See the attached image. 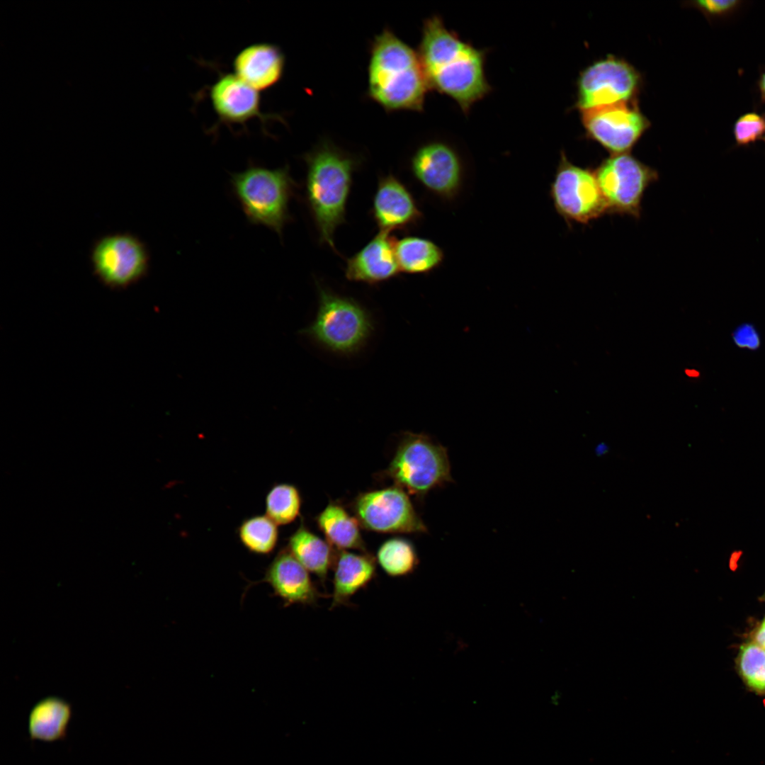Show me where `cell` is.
I'll return each instance as SVG.
<instances>
[{"mask_svg":"<svg viewBox=\"0 0 765 765\" xmlns=\"http://www.w3.org/2000/svg\"><path fill=\"white\" fill-rule=\"evenodd\" d=\"M364 528L379 533H425L426 525L407 492L397 486L361 494L353 504Z\"/></svg>","mask_w":765,"mask_h":765,"instance_id":"8fae6325","label":"cell"},{"mask_svg":"<svg viewBox=\"0 0 765 765\" xmlns=\"http://www.w3.org/2000/svg\"><path fill=\"white\" fill-rule=\"evenodd\" d=\"M764 130L765 123L763 118L755 113H747L737 121L735 135L738 143L744 144L757 140Z\"/></svg>","mask_w":765,"mask_h":765,"instance_id":"83f0119b","label":"cell"},{"mask_svg":"<svg viewBox=\"0 0 765 765\" xmlns=\"http://www.w3.org/2000/svg\"><path fill=\"white\" fill-rule=\"evenodd\" d=\"M288 549L310 572L322 583L326 581L335 560L332 545L327 540L302 524L289 538Z\"/></svg>","mask_w":765,"mask_h":765,"instance_id":"44dd1931","label":"cell"},{"mask_svg":"<svg viewBox=\"0 0 765 765\" xmlns=\"http://www.w3.org/2000/svg\"><path fill=\"white\" fill-rule=\"evenodd\" d=\"M417 52L429 89L452 98L463 113L492 91L485 73L487 50L463 40L440 16L424 21Z\"/></svg>","mask_w":765,"mask_h":765,"instance_id":"6da1fadb","label":"cell"},{"mask_svg":"<svg viewBox=\"0 0 765 765\" xmlns=\"http://www.w3.org/2000/svg\"><path fill=\"white\" fill-rule=\"evenodd\" d=\"M376 560L389 576L400 577L412 573L419 563L413 544L402 538L385 541L377 551Z\"/></svg>","mask_w":765,"mask_h":765,"instance_id":"cb8c5ba5","label":"cell"},{"mask_svg":"<svg viewBox=\"0 0 765 765\" xmlns=\"http://www.w3.org/2000/svg\"><path fill=\"white\" fill-rule=\"evenodd\" d=\"M305 195L319 240L335 249L334 235L346 220V205L358 160L323 142L305 154Z\"/></svg>","mask_w":765,"mask_h":765,"instance_id":"3957f363","label":"cell"},{"mask_svg":"<svg viewBox=\"0 0 765 765\" xmlns=\"http://www.w3.org/2000/svg\"><path fill=\"white\" fill-rule=\"evenodd\" d=\"M760 87H761V91H762L764 96H765V73L761 77V82H760Z\"/></svg>","mask_w":765,"mask_h":765,"instance_id":"d6a6232c","label":"cell"},{"mask_svg":"<svg viewBox=\"0 0 765 765\" xmlns=\"http://www.w3.org/2000/svg\"><path fill=\"white\" fill-rule=\"evenodd\" d=\"M72 715L71 705L62 698L48 696L40 700L29 713L30 740L50 742L65 739Z\"/></svg>","mask_w":765,"mask_h":765,"instance_id":"ffe728a7","label":"cell"},{"mask_svg":"<svg viewBox=\"0 0 765 765\" xmlns=\"http://www.w3.org/2000/svg\"><path fill=\"white\" fill-rule=\"evenodd\" d=\"M697 4L698 6L709 13H720L732 8L737 1L735 0H707L698 1Z\"/></svg>","mask_w":765,"mask_h":765,"instance_id":"f546056e","label":"cell"},{"mask_svg":"<svg viewBox=\"0 0 765 765\" xmlns=\"http://www.w3.org/2000/svg\"><path fill=\"white\" fill-rule=\"evenodd\" d=\"M640 82L639 74L628 62L615 57L600 60L581 73L577 106L583 111L631 101Z\"/></svg>","mask_w":765,"mask_h":765,"instance_id":"30bf717a","label":"cell"},{"mask_svg":"<svg viewBox=\"0 0 765 765\" xmlns=\"http://www.w3.org/2000/svg\"><path fill=\"white\" fill-rule=\"evenodd\" d=\"M376 559L368 552L356 554L339 550L334 565L330 609L349 604L356 593L366 588L376 575Z\"/></svg>","mask_w":765,"mask_h":765,"instance_id":"d6986e66","label":"cell"},{"mask_svg":"<svg viewBox=\"0 0 765 765\" xmlns=\"http://www.w3.org/2000/svg\"><path fill=\"white\" fill-rule=\"evenodd\" d=\"M91 261L103 283L120 288L135 283L147 272L149 257L145 244L130 233L100 238L93 246Z\"/></svg>","mask_w":765,"mask_h":765,"instance_id":"9c48e42d","label":"cell"},{"mask_svg":"<svg viewBox=\"0 0 765 765\" xmlns=\"http://www.w3.org/2000/svg\"><path fill=\"white\" fill-rule=\"evenodd\" d=\"M581 112L588 136L611 154L628 153L649 126L631 101Z\"/></svg>","mask_w":765,"mask_h":765,"instance_id":"7c38bea8","label":"cell"},{"mask_svg":"<svg viewBox=\"0 0 765 765\" xmlns=\"http://www.w3.org/2000/svg\"><path fill=\"white\" fill-rule=\"evenodd\" d=\"M386 475L418 497L453 481L447 449L426 435L412 433L402 438Z\"/></svg>","mask_w":765,"mask_h":765,"instance_id":"5b68a950","label":"cell"},{"mask_svg":"<svg viewBox=\"0 0 765 765\" xmlns=\"http://www.w3.org/2000/svg\"><path fill=\"white\" fill-rule=\"evenodd\" d=\"M735 344L741 348L754 351L761 345L759 332L753 324L744 323L733 332L732 335Z\"/></svg>","mask_w":765,"mask_h":765,"instance_id":"f1b7e54d","label":"cell"},{"mask_svg":"<svg viewBox=\"0 0 765 765\" xmlns=\"http://www.w3.org/2000/svg\"><path fill=\"white\" fill-rule=\"evenodd\" d=\"M371 330L370 318L361 305L319 287L316 318L302 333L334 352L348 354L363 344Z\"/></svg>","mask_w":765,"mask_h":765,"instance_id":"8992f818","label":"cell"},{"mask_svg":"<svg viewBox=\"0 0 765 765\" xmlns=\"http://www.w3.org/2000/svg\"><path fill=\"white\" fill-rule=\"evenodd\" d=\"M395 250L400 271L409 274L429 273L443 264V249L433 241L407 236L396 239Z\"/></svg>","mask_w":765,"mask_h":765,"instance_id":"603a6c76","label":"cell"},{"mask_svg":"<svg viewBox=\"0 0 765 765\" xmlns=\"http://www.w3.org/2000/svg\"><path fill=\"white\" fill-rule=\"evenodd\" d=\"M316 520L331 545L339 550L355 549L367 552L358 521L341 505L329 503L318 514Z\"/></svg>","mask_w":765,"mask_h":765,"instance_id":"7402d4cb","label":"cell"},{"mask_svg":"<svg viewBox=\"0 0 765 765\" xmlns=\"http://www.w3.org/2000/svg\"><path fill=\"white\" fill-rule=\"evenodd\" d=\"M372 215L380 231L387 233L414 227L423 218L412 193L392 174L379 178L373 197Z\"/></svg>","mask_w":765,"mask_h":765,"instance_id":"9a60e30c","label":"cell"},{"mask_svg":"<svg viewBox=\"0 0 765 765\" xmlns=\"http://www.w3.org/2000/svg\"><path fill=\"white\" fill-rule=\"evenodd\" d=\"M430 90L418 52L390 29L370 47L368 96L387 111H421Z\"/></svg>","mask_w":765,"mask_h":765,"instance_id":"7a4b0ae2","label":"cell"},{"mask_svg":"<svg viewBox=\"0 0 765 765\" xmlns=\"http://www.w3.org/2000/svg\"><path fill=\"white\" fill-rule=\"evenodd\" d=\"M754 638L756 643L765 648V619L756 630Z\"/></svg>","mask_w":765,"mask_h":765,"instance_id":"4dcf8cb0","label":"cell"},{"mask_svg":"<svg viewBox=\"0 0 765 765\" xmlns=\"http://www.w3.org/2000/svg\"><path fill=\"white\" fill-rule=\"evenodd\" d=\"M230 184L248 221L281 236L290 220L289 204L295 188L289 167L271 169L250 164L232 174Z\"/></svg>","mask_w":765,"mask_h":765,"instance_id":"277c9868","label":"cell"},{"mask_svg":"<svg viewBox=\"0 0 765 765\" xmlns=\"http://www.w3.org/2000/svg\"><path fill=\"white\" fill-rule=\"evenodd\" d=\"M410 168L414 178L429 192L453 200L460 193L465 176L463 159L447 142L431 141L414 153Z\"/></svg>","mask_w":765,"mask_h":765,"instance_id":"4fadbf2b","label":"cell"},{"mask_svg":"<svg viewBox=\"0 0 765 765\" xmlns=\"http://www.w3.org/2000/svg\"><path fill=\"white\" fill-rule=\"evenodd\" d=\"M210 100L218 122L226 125L245 124L257 118L263 127L271 120L281 118L261 110L259 91L234 73H221L210 87Z\"/></svg>","mask_w":765,"mask_h":765,"instance_id":"5bb4252c","label":"cell"},{"mask_svg":"<svg viewBox=\"0 0 765 765\" xmlns=\"http://www.w3.org/2000/svg\"><path fill=\"white\" fill-rule=\"evenodd\" d=\"M549 194L555 211L570 228L574 224L589 225L608 213L594 170L574 164L564 152Z\"/></svg>","mask_w":765,"mask_h":765,"instance_id":"52a82bcc","label":"cell"},{"mask_svg":"<svg viewBox=\"0 0 765 765\" xmlns=\"http://www.w3.org/2000/svg\"><path fill=\"white\" fill-rule=\"evenodd\" d=\"M685 373L687 376L692 378H698L700 375L699 372L695 369H686Z\"/></svg>","mask_w":765,"mask_h":765,"instance_id":"1f68e13d","label":"cell"},{"mask_svg":"<svg viewBox=\"0 0 765 765\" xmlns=\"http://www.w3.org/2000/svg\"><path fill=\"white\" fill-rule=\"evenodd\" d=\"M277 524L267 515H256L244 520L238 528L242 545L257 555H269L278 540Z\"/></svg>","mask_w":765,"mask_h":765,"instance_id":"d4e9b609","label":"cell"},{"mask_svg":"<svg viewBox=\"0 0 765 765\" xmlns=\"http://www.w3.org/2000/svg\"><path fill=\"white\" fill-rule=\"evenodd\" d=\"M395 240L390 233L380 231L361 250L347 259L346 278L376 284L397 276L401 271L395 255Z\"/></svg>","mask_w":765,"mask_h":765,"instance_id":"e0dca14e","label":"cell"},{"mask_svg":"<svg viewBox=\"0 0 765 765\" xmlns=\"http://www.w3.org/2000/svg\"><path fill=\"white\" fill-rule=\"evenodd\" d=\"M285 55L276 45L259 42L249 45L233 60L234 74L258 91L268 89L281 79Z\"/></svg>","mask_w":765,"mask_h":765,"instance_id":"ac0fdd59","label":"cell"},{"mask_svg":"<svg viewBox=\"0 0 765 765\" xmlns=\"http://www.w3.org/2000/svg\"><path fill=\"white\" fill-rule=\"evenodd\" d=\"M302 499L297 487L280 483L273 486L266 497V515L277 525H286L300 515Z\"/></svg>","mask_w":765,"mask_h":765,"instance_id":"484cf974","label":"cell"},{"mask_svg":"<svg viewBox=\"0 0 765 765\" xmlns=\"http://www.w3.org/2000/svg\"><path fill=\"white\" fill-rule=\"evenodd\" d=\"M259 582H266L284 606L293 604L315 606L324 596L310 576V572L293 555L288 548L281 549L268 566Z\"/></svg>","mask_w":765,"mask_h":765,"instance_id":"2e32d148","label":"cell"},{"mask_svg":"<svg viewBox=\"0 0 765 765\" xmlns=\"http://www.w3.org/2000/svg\"><path fill=\"white\" fill-rule=\"evenodd\" d=\"M738 664L747 685L755 692L765 694V648L756 642L743 645Z\"/></svg>","mask_w":765,"mask_h":765,"instance_id":"4316f807","label":"cell"},{"mask_svg":"<svg viewBox=\"0 0 765 765\" xmlns=\"http://www.w3.org/2000/svg\"><path fill=\"white\" fill-rule=\"evenodd\" d=\"M594 172L608 214L639 219L646 190L659 180L658 171L628 153L611 154Z\"/></svg>","mask_w":765,"mask_h":765,"instance_id":"ba28073f","label":"cell"}]
</instances>
